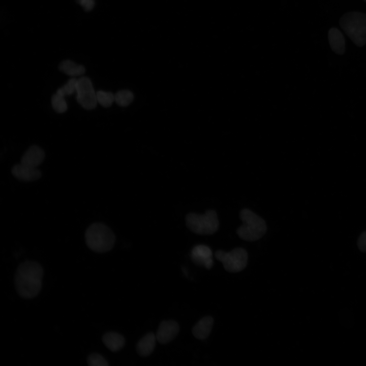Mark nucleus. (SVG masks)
I'll list each match as a JSON object with an SVG mask.
<instances>
[{"label":"nucleus","mask_w":366,"mask_h":366,"mask_svg":"<svg viewBox=\"0 0 366 366\" xmlns=\"http://www.w3.org/2000/svg\"><path fill=\"white\" fill-rule=\"evenodd\" d=\"M43 269L38 262L26 261L17 268L15 276V285L18 294L25 299L37 296L42 284Z\"/></svg>","instance_id":"f257e3e1"},{"label":"nucleus","mask_w":366,"mask_h":366,"mask_svg":"<svg viewBox=\"0 0 366 366\" xmlns=\"http://www.w3.org/2000/svg\"><path fill=\"white\" fill-rule=\"evenodd\" d=\"M88 248L97 253H105L114 246L115 237L113 231L105 224L95 223L90 225L85 233Z\"/></svg>","instance_id":"f03ea898"},{"label":"nucleus","mask_w":366,"mask_h":366,"mask_svg":"<svg viewBox=\"0 0 366 366\" xmlns=\"http://www.w3.org/2000/svg\"><path fill=\"white\" fill-rule=\"evenodd\" d=\"M340 25L349 38L359 47L366 43V14L350 12L344 14Z\"/></svg>","instance_id":"7ed1b4c3"},{"label":"nucleus","mask_w":366,"mask_h":366,"mask_svg":"<svg viewBox=\"0 0 366 366\" xmlns=\"http://www.w3.org/2000/svg\"><path fill=\"white\" fill-rule=\"evenodd\" d=\"M242 225L236 231L239 237L247 241H255L261 238L266 231L265 221L249 209L240 212Z\"/></svg>","instance_id":"20e7f679"},{"label":"nucleus","mask_w":366,"mask_h":366,"mask_svg":"<svg viewBox=\"0 0 366 366\" xmlns=\"http://www.w3.org/2000/svg\"><path fill=\"white\" fill-rule=\"evenodd\" d=\"M186 223L190 231L200 235L212 234L219 227L217 214L214 210H208L204 214L189 213L186 216Z\"/></svg>","instance_id":"39448f33"},{"label":"nucleus","mask_w":366,"mask_h":366,"mask_svg":"<svg viewBox=\"0 0 366 366\" xmlns=\"http://www.w3.org/2000/svg\"><path fill=\"white\" fill-rule=\"evenodd\" d=\"M215 256L222 263L224 268L231 272L241 271L248 262V253L245 249L240 248H235L229 252L217 251Z\"/></svg>","instance_id":"423d86ee"},{"label":"nucleus","mask_w":366,"mask_h":366,"mask_svg":"<svg viewBox=\"0 0 366 366\" xmlns=\"http://www.w3.org/2000/svg\"><path fill=\"white\" fill-rule=\"evenodd\" d=\"M75 93L78 103L84 109L92 110L96 107V92L88 77H81L77 79Z\"/></svg>","instance_id":"0eeeda50"},{"label":"nucleus","mask_w":366,"mask_h":366,"mask_svg":"<svg viewBox=\"0 0 366 366\" xmlns=\"http://www.w3.org/2000/svg\"><path fill=\"white\" fill-rule=\"evenodd\" d=\"M179 326L173 320L164 321L161 323L156 334L157 341L165 344L171 342L177 334Z\"/></svg>","instance_id":"6e6552de"},{"label":"nucleus","mask_w":366,"mask_h":366,"mask_svg":"<svg viewBox=\"0 0 366 366\" xmlns=\"http://www.w3.org/2000/svg\"><path fill=\"white\" fill-rule=\"evenodd\" d=\"M191 258L195 264L203 265L206 268L209 269L212 266V251L207 246H196L192 250Z\"/></svg>","instance_id":"1a4fd4ad"},{"label":"nucleus","mask_w":366,"mask_h":366,"mask_svg":"<svg viewBox=\"0 0 366 366\" xmlns=\"http://www.w3.org/2000/svg\"><path fill=\"white\" fill-rule=\"evenodd\" d=\"M11 172L16 178L24 181L36 180L41 176V172L37 168L30 167L21 163L15 165Z\"/></svg>","instance_id":"9d476101"},{"label":"nucleus","mask_w":366,"mask_h":366,"mask_svg":"<svg viewBox=\"0 0 366 366\" xmlns=\"http://www.w3.org/2000/svg\"><path fill=\"white\" fill-rule=\"evenodd\" d=\"M45 153L37 145L30 146L23 155L20 163L33 168H37L43 161Z\"/></svg>","instance_id":"9b49d317"},{"label":"nucleus","mask_w":366,"mask_h":366,"mask_svg":"<svg viewBox=\"0 0 366 366\" xmlns=\"http://www.w3.org/2000/svg\"><path fill=\"white\" fill-rule=\"evenodd\" d=\"M214 320L210 316L201 319L193 327L192 333L194 336L200 340L207 338L211 332Z\"/></svg>","instance_id":"f8f14e48"},{"label":"nucleus","mask_w":366,"mask_h":366,"mask_svg":"<svg viewBox=\"0 0 366 366\" xmlns=\"http://www.w3.org/2000/svg\"><path fill=\"white\" fill-rule=\"evenodd\" d=\"M328 37L331 49L338 54H343L345 51V41L341 31L332 27L329 30Z\"/></svg>","instance_id":"ddd939ff"},{"label":"nucleus","mask_w":366,"mask_h":366,"mask_svg":"<svg viewBox=\"0 0 366 366\" xmlns=\"http://www.w3.org/2000/svg\"><path fill=\"white\" fill-rule=\"evenodd\" d=\"M157 340L156 336L149 332L142 337L137 345V351L139 355L146 356L154 351Z\"/></svg>","instance_id":"4468645a"},{"label":"nucleus","mask_w":366,"mask_h":366,"mask_svg":"<svg viewBox=\"0 0 366 366\" xmlns=\"http://www.w3.org/2000/svg\"><path fill=\"white\" fill-rule=\"evenodd\" d=\"M105 346L113 352L120 350L125 344V339L120 334L115 332L106 333L102 338Z\"/></svg>","instance_id":"2eb2a0df"},{"label":"nucleus","mask_w":366,"mask_h":366,"mask_svg":"<svg viewBox=\"0 0 366 366\" xmlns=\"http://www.w3.org/2000/svg\"><path fill=\"white\" fill-rule=\"evenodd\" d=\"M59 69L66 75L71 77H76L83 75L85 68L78 65L70 60H65L61 62L59 65Z\"/></svg>","instance_id":"dca6fc26"},{"label":"nucleus","mask_w":366,"mask_h":366,"mask_svg":"<svg viewBox=\"0 0 366 366\" xmlns=\"http://www.w3.org/2000/svg\"><path fill=\"white\" fill-rule=\"evenodd\" d=\"M133 99V93L128 90H121L114 95V102L121 106H128Z\"/></svg>","instance_id":"f3484780"},{"label":"nucleus","mask_w":366,"mask_h":366,"mask_svg":"<svg viewBox=\"0 0 366 366\" xmlns=\"http://www.w3.org/2000/svg\"><path fill=\"white\" fill-rule=\"evenodd\" d=\"M51 104L54 110L59 113L65 112L68 108L65 97L56 93L51 98Z\"/></svg>","instance_id":"a211bd4d"},{"label":"nucleus","mask_w":366,"mask_h":366,"mask_svg":"<svg viewBox=\"0 0 366 366\" xmlns=\"http://www.w3.org/2000/svg\"><path fill=\"white\" fill-rule=\"evenodd\" d=\"M96 94L98 103L103 107H109L114 101V95L111 92L99 90Z\"/></svg>","instance_id":"6ab92c4d"},{"label":"nucleus","mask_w":366,"mask_h":366,"mask_svg":"<svg viewBox=\"0 0 366 366\" xmlns=\"http://www.w3.org/2000/svg\"><path fill=\"white\" fill-rule=\"evenodd\" d=\"M76 82L77 79L71 78L64 85L57 90L56 93L64 97L71 95L76 92Z\"/></svg>","instance_id":"aec40b11"},{"label":"nucleus","mask_w":366,"mask_h":366,"mask_svg":"<svg viewBox=\"0 0 366 366\" xmlns=\"http://www.w3.org/2000/svg\"><path fill=\"white\" fill-rule=\"evenodd\" d=\"M87 362L89 366H108V363L105 358L98 353H92L87 359Z\"/></svg>","instance_id":"412c9836"},{"label":"nucleus","mask_w":366,"mask_h":366,"mask_svg":"<svg viewBox=\"0 0 366 366\" xmlns=\"http://www.w3.org/2000/svg\"><path fill=\"white\" fill-rule=\"evenodd\" d=\"M76 1L86 12L92 10L95 6V0H76Z\"/></svg>","instance_id":"4be33fe9"},{"label":"nucleus","mask_w":366,"mask_h":366,"mask_svg":"<svg viewBox=\"0 0 366 366\" xmlns=\"http://www.w3.org/2000/svg\"><path fill=\"white\" fill-rule=\"evenodd\" d=\"M357 246L360 251L366 252V231H363L359 236Z\"/></svg>","instance_id":"5701e85b"},{"label":"nucleus","mask_w":366,"mask_h":366,"mask_svg":"<svg viewBox=\"0 0 366 366\" xmlns=\"http://www.w3.org/2000/svg\"><path fill=\"white\" fill-rule=\"evenodd\" d=\"M365 2H366V0H363Z\"/></svg>","instance_id":"b1692460"}]
</instances>
